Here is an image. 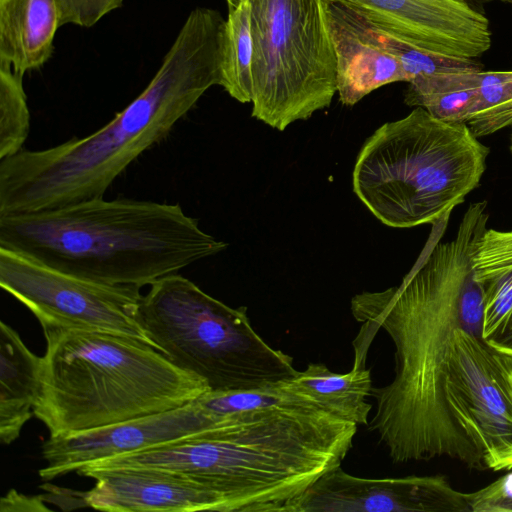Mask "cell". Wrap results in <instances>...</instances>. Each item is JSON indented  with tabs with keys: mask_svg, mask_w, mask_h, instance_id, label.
Segmentation results:
<instances>
[{
	"mask_svg": "<svg viewBox=\"0 0 512 512\" xmlns=\"http://www.w3.org/2000/svg\"><path fill=\"white\" fill-rule=\"evenodd\" d=\"M487 202L471 203L456 237L436 243L400 285L351 300L358 322L381 328L395 347L393 380L372 388L376 410L369 429L394 463L448 457L486 470L449 409L445 381L456 329L483 338L484 305L473 278L471 248L487 226Z\"/></svg>",
	"mask_w": 512,
	"mask_h": 512,
	"instance_id": "cell-1",
	"label": "cell"
},
{
	"mask_svg": "<svg viewBox=\"0 0 512 512\" xmlns=\"http://www.w3.org/2000/svg\"><path fill=\"white\" fill-rule=\"evenodd\" d=\"M224 30L219 11L193 9L147 87L111 121L86 137L0 160V216L103 197L210 87L221 85Z\"/></svg>",
	"mask_w": 512,
	"mask_h": 512,
	"instance_id": "cell-2",
	"label": "cell"
},
{
	"mask_svg": "<svg viewBox=\"0 0 512 512\" xmlns=\"http://www.w3.org/2000/svg\"><path fill=\"white\" fill-rule=\"evenodd\" d=\"M356 432V424L315 407L275 406L163 445L155 463L204 484L222 512H295L316 480L341 466Z\"/></svg>",
	"mask_w": 512,
	"mask_h": 512,
	"instance_id": "cell-3",
	"label": "cell"
},
{
	"mask_svg": "<svg viewBox=\"0 0 512 512\" xmlns=\"http://www.w3.org/2000/svg\"><path fill=\"white\" fill-rule=\"evenodd\" d=\"M227 246L179 204L97 197L0 216L1 248L110 285H151Z\"/></svg>",
	"mask_w": 512,
	"mask_h": 512,
	"instance_id": "cell-4",
	"label": "cell"
},
{
	"mask_svg": "<svg viewBox=\"0 0 512 512\" xmlns=\"http://www.w3.org/2000/svg\"><path fill=\"white\" fill-rule=\"evenodd\" d=\"M41 387L34 415L50 437L176 409L208 392L151 345L127 336L43 329Z\"/></svg>",
	"mask_w": 512,
	"mask_h": 512,
	"instance_id": "cell-5",
	"label": "cell"
},
{
	"mask_svg": "<svg viewBox=\"0 0 512 512\" xmlns=\"http://www.w3.org/2000/svg\"><path fill=\"white\" fill-rule=\"evenodd\" d=\"M488 155L467 124L444 122L416 107L367 139L354 166L353 190L387 226L436 224L479 186Z\"/></svg>",
	"mask_w": 512,
	"mask_h": 512,
	"instance_id": "cell-6",
	"label": "cell"
},
{
	"mask_svg": "<svg viewBox=\"0 0 512 512\" xmlns=\"http://www.w3.org/2000/svg\"><path fill=\"white\" fill-rule=\"evenodd\" d=\"M150 286L140 325L155 349L211 391L263 388L297 374L293 358L253 329L246 307L232 308L177 273Z\"/></svg>",
	"mask_w": 512,
	"mask_h": 512,
	"instance_id": "cell-7",
	"label": "cell"
},
{
	"mask_svg": "<svg viewBox=\"0 0 512 512\" xmlns=\"http://www.w3.org/2000/svg\"><path fill=\"white\" fill-rule=\"evenodd\" d=\"M252 116L279 131L330 106L337 60L324 0H249Z\"/></svg>",
	"mask_w": 512,
	"mask_h": 512,
	"instance_id": "cell-8",
	"label": "cell"
},
{
	"mask_svg": "<svg viewBox=\"0 0 512 512\" xmlns=\"http://www.w3.org/2000/svg\"><path fill=\"white\" fill-rule=\"evenodd\" d=\"M0 286L26 306L43 329L111 333L154 347L138 321V287L88 280L1 247Z\"/></svg>",
	"mask_w": 512,
	"mask_h": 512,
	"instance_id": "cell-9",
	"label": "cell"
},
{
	"mask_svg": "<svg viewBox=\"0 0 512 512\" xmlns=\"http://www.w3.org/2000/svg\"><path fill=\"white\" fill-rule=\"evenodd\" d=\"M445 393L457 424L486 469H512V356L485 339L456 329L450 345Z\"/></svg>",
	"mask_w": 512,
	"mask_h": 512,
	"instance_id": "cell-10",
	"label": "cell"
},
{
	"mask_svg": "<svg viewBox=\"0 0 512 512\" xmlns=\"http://www.w3.org/2000/svg\"><path fill=\"white\" fill-rule=\"evenodd\" d=\"M417 48L477 59L491 47L489 20L463 0H325Z\"/></svg>",
	"mask_w": 512,
	"mask_h": 512,
	"instance_id": "cell-11",
	"label": "cell"
},
{
	"mask_svg": "<svg viewBox=\"0 0 512 512\" xmlns=\"http://www.w3.org/2000/svg\"><path fill=\"white\" fill-rule=\"evenodd\" d=\"M220 423L193 401L176 409L100 428L49 437L42 445L47 465L39 470V476L52 480L100 460L198 436Z\"/></svg>",
	"mask_w": 512,
	"mask_h": 512,
	"instance_id": "cell-12",
	"label": "cell"
},
{
	"mask_svg": "<svg viewBox=\"0 0 512 512\" xmlns=\"http://www.w3.org/2000/svg\"><path fill=\"white\" fill-rule=\"evenodd\" d=\"M295 512H471L444 475L362 478L341 466L319 477Z\"/></svg>",
	"mask_w": 512,
	"mask_h": 512,
	"instance_id": "cell-13",
	"label": "cell"
},
{
	"mask_svg": "<svg viewBox=\"0 0 512 512\" xmlns=\"http://www.w3.org/2000/svg\"><path fill=\"white\" fill-rule=\"evenodd\" d=\"M83 476L96 480L86 492V506L108 512L219 511L216 495L186 475L148 468L90 471Z\"/></svg>",
	"mask_w": 512,
	"mask_h": 512,
	"instance_id": "cell-14",
	"label": "cell"
},
{
	"mask_svg": "<svg viewBox=\"0 0 512 512\" xmlns=\"http://www.w3.org/2000/svg\"><path fill=\"white\" fill-rule=\"evenodd\" d=\"M325 3L337 60V93L342 104L353 106L384 85L407 82L394 56L365 39L341 7Z\"/></svg>",
	"mask_w": 512,
	"mask_h": 512,
	"instance_id": "cell-15",
	"label": "cell"
},
{
	"mask_svg": "<svg viewBox=\"0 0 512 512\" xmlns=\"http://www.w3.org/2000/svg\"><path fill=\"white\" fill-rule=\"evenodd\" d=\"M60 26L59 0H0V62L22 74L39 69Z\"/></svg>",
	"mask_w": 512,
	"mask_h": 512,
	"instance_id": "cell-16",
	"label": "cell"
},
{
	"mask_svg": "<svg viewBox=\"0 0 512 512\" xmlns=\"http://www.w3.org/2000/svg\"><path fill=\"white\" fill-rule=\"evenodd\" d=\"M41 387V357L31 352L19 334L0 322V440L15 441L34 414Z\"/></svg>",
	"mask_w": 512,
	"mask_h": 512,
	"instance_id": "cell-17",
	"label": "cell"
},
{
	"mask_svg": "<svg viewBox=\"0 0 512 512\" xmlns=\"http://www.w3.org/2000/svg\"><path fill=\"white\" fill-rule=\"evenodd\" d=\"M317 408L340 419L358 425H368L372 380L363 360H355L353 368L344 374L331 372L322 363H309L303 371L278 383Z\"/></svg>",
	"mask_w": 512,
	"mask_h": 512,
	"instance_id": "cell-18",
	"label": "cell"
},
{
	"mask_svg": "<svg viewBox=\"0 0 512 512\" xmlns=\"http://www.w3.org/2000/svg\"><path fill=\"white\" fill-rule=\"evenodd\" d=\"M471 265L483 298L482 336L487 340L512 311V230L482 229L472 244Z\"/></svg>",
	"mask_w": 512,
	"mask_h": 512,
	"instance_id": "cell-19",
	"label": "cell"
},
{
	"mask_svg": "<svg viewBox=\"0 0 512 512\" xmlns=\"http://www.w3.org/2000/svg\"><path fill=\"white\" fill-rule=\"evenodd\" d=\"M477 72H446L416 77L408 82L404 102L408 106L424 108L441 121L467 124L477 107Z\"/></svg>",
	"mask_w": 512,
	"mask_h": 512,
	"instance_id": "cell-20",
	"label": "cell"
},
{
	"mask_svg": "<svg viewBox=\"0 0 512 512\" xmlns=\"http://www.w3.org/2000/svg\"><path fill=\"white\" fill-rule=\"evenodd\" d=\"M221 85L241 103L252 98V64L254 44L251 31L250 1L226 0Z\"/></svg>",
	"mask_w": 512,
	"mask_h": 512,
	"instance_id": "cell-21",
	"label": "cell"
},
{
	"mask_svg": "<svg viewBox=\"0 0 512 512\" xmlns=\"http://www.w3.org/2000/svg\"><path fill=\"white\" fill-rule=\"evenodd\" d=\"M343 9V8H342ZM356 30L368 41L390 53L400 63L410 82L416 77L446 72L479 71L483 66L477 59L451 57L417 48L377 29L348 10L343 9Z\"/></svg>",
	"mask_w": 512,
	"mask_h": 512,
	"instance_id": "cell-22",
	"label": "cell"
},
{
	"mask_svg": "<svg viewBox=\"0 0 512 512\" xmlns=\"http://www.w3.org/2000/svg\"><path fill=\"white\" fill-rule=\"evenodd\" d=\"M477 107L467 125L476 138L512 127V70L476 74Z\"/></svg>",
	"mask_w": 512,
	"mask_h": 512,
	"instance_id": "cell-23",
	"label": "cell"
},
{
	"mask_svg": "<svg viewBox=\"0 0 512 512\" xmlns=\"http://www.w3.org/2000/svg\"><path fill=\"white\" fill-rule=\"evenodd\" d=\"M23 76L10 64L0 62V160L22 151L29 134L30 113Z\"/></svg>",
	"mask_w": 512,
	"mask_h": 512,
	"instance_id": "cell-24",
	"label": "cell"
},
{
	"mask_svg": "<svg viewBox=\"0 0 512 512\" xmlns=\"http://www.w3.org/2000/svg\"><path fill=\"white\" fill-rule=\"evenodd\" d=\"M61 26L92 27L104 16L120 8L124 0H59Z\"/></svg>",
	"mask_w": 512,
	"mask_h": 512,
	"instance_id": "cell-25",
	"label": "cell"
},
{
	"mask_svg": "<svg viewBox=\"0 0 512 512\" xmlns=\"http://www.w3.org/2000/svg\"><path fill=\"white\" fill-rule=\"evenodd\" d=\"M471 512H512V471L489 485L467 493Z\"/></svg>",
	"mask_w": 512,
	"mask_h": 512,
	"instance_id": "cell-26",
	"label": "cell"
},
{
	"mask_svg": "<svg viewBox=\"0 0 512 512\" xmlns=\"http://www.w3.org/2000/svg\"><path fill=\"white\" fill-rule=\"evenodd\" d=\"M0 510L4 511H49L40 495L28 496L10 490L0 501Z\"/></svg>",
	"mask_w": 512,
	"mask_h": 512,
	"instance_id": "cell-27",
	"label": "cell"
},
{
	"mask_svg": "<svg viewBox=\"0 0 512 512\" xmlns=\"http://www.w3.org/2000/svg\"><path fill=\"white\" fill-rule=\"evenodd\" d=\"M486 341L495 349L512 356V311L500 329Z\"/></svg>",
	"mask_w": 512,
	"mask_h": 512,
	"instance_id": "cell-28",
	"label": "cell"
},
{
	"mask_svg": "<svg viewBox=\"0 0 512 512\" xmlns=\"http://www.w3.org/2000/svg\"><path fill=\"white\" fill-rule=\"evenodd\" d=\"M463 1H465L466 3H468L469 5H471L472 7L476 8V9H479V7L482 6L483 4L490 3V2H500V3L510 5L512 7V0H463Z\"/></svg>",
	"mask_w": 512,
	"mask_h": 512,
	"instance_id": "cell-29",
	"label": "cell"
},
{
	"mask_svg": "<svg viewBox=\"0 0 512 512\" xmlns=\"http://www.w3.org/2000/svg\"><path fill=\"white\" fill-rule=\"evenodd\" d=\"M510 151L512 153V134H511V138H510Z\"/></svg>",
	"mask_w": 512,
	"mask_h": 512,
	"instance_id": "cell-30",
	"label": "cell"
}]
</instances>
